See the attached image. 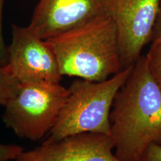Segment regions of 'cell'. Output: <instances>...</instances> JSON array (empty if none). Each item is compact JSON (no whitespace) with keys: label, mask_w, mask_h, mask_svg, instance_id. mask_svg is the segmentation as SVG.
<instances>
[{"label":"cell","mask_w":161,"mask_h":161,"mask_svg":"<svg viewBox=\"0 0 161 161\" xmlns=\"http://www.w3.org/2000/svg\"><path fill=\"white\" fill-rule=\"evenodd\" d=\"M110 136L120 161H140L150 145L161 144V92L141 56L114 98Z\"/></svg>","instance_id":"obj_1"},{"label":"cell","mask_w":161,"mask_h":161,"mask_svg":"<svg viewBox=\"0 0 161 161\" xmlns=\"http://www.w3.org/2000/svg\"><path fill=\"white\" fill-rule=\"evenodd\" d=\"M46 41L62 76L100 81L122 69L116 29L106 13Z\"/></svg>","instance_id":"obj_2"},{"label":"cell","mask_w":161,"mask_h":161,"mask_svg":"<svg viewBox=\"0 0 161 161\" xmlns=\"http://www.w3.org/2000/svg\"><path fill=\"white\" fill-rule=\"evenodd\" d=\"M134 66L100 81L77 78L58 119L44 141L52 142L85 132L110 135V114L114 98L129 77Z\"/></svg>","instance_id":"obj_3"},{"label":"cell","mask_w":161,"mask_h":161,"mask_svg":"<svg viewBox=\"0 0 161 161\" xmlns=\"http://www.w3.org/2000/svg\"><path fill=\"white\" fill-rule=\"evenodd\" d=\"M68 95L69 90L60 82L19 83L4 105V123L19 137L40 140L55 125Z\"/></svg>","instance_id":"obj_4"},{"label":"cell","mask_w":161,"mask_h":161,"mask_svg":"<svg viewBox=\"0 0 161 161\" xmlns=\"http://www.w3.org/2000/svg\"><path fill=\"white\" fill-rule=\"evenodd\" d=\"M160 0H104V12L117 33L122 69L134 66L152 42Z\"/></svg>","instance_id":"obj_5"},{"label":"cell","mask_w":161,"mask_h":161,"mask_svg":"<svg viewBox=\"0 0 161 161\" xmlns=\"http://www.w3.org/2000/svg\"><path fill=\"white\" fill-rule=\"evenodd\" d=\"M6 65L11 75L19 83L29 81L60 82L57 59L46 40L29 27L12 25V37L8 46Z\"/></svg>","instance_id":"obj_6"},{"label":"cell","mask_w":161,"mask_h":161,"mask_svg":"<svg viewBox=\"0 0 161 161\" xmlns=\"http://www.w3.org/2000/svg\"><path fill=\"white\" fill-rule=\"evenodd\" d=\"M14 161H120L110 135L85 132L58 140L43 141L33 149L23 151Z\"/></svg>","instance_id":"obj_7"},{"label":"cell","mask_w":161,"mask_h":161,"mask_svg":"<svg viewBox=\"0 0 161 161\" xmlns=\"http://www.w3.org/2000/svg\"><path fill=\"white\" fill-rule=\"evenodd\" d=\"M104 2L40 0L28 27L42 39H49L105 13Z\"/></svg>","instance_id":"obj_8"},{"label":"cell","mask_w":161,"mask_h":161,"mask_svg":"<svg viewBox=\"0 0 161 161\" xmlns=\"http://www.w3.org/2000/svg\"><path fill=\"white\" fill-rule=\"evenodd\" d=\"M145 57L148 72L161 92V40L152 41L150 49Z\"/></svg>","instance_id":"obj_9"},{"label":"cell","mask_w":161,"mask_h":161,"mask_svg":"<svg viewBox=\"0 0 161 161\" xmlns=\"http://www.w3.org/2000/svg\"><path fill=\"white\" fill-rule=\"evenodd\" d=\"M19 83L11 75L6 66H0V105H5L14 96Z\"/></svg>","instance_id":"obj_10"},{"label":"cell","mask_w":161,"mask_h":161,"mask_svg":"<svg viewBox=\"0 0 161 161\" xmlns=\"http://www.w3.org/2000/svg\"><path fill=\"white\" fill-rule=\"evenodd\" d=\"M23 151L18 145L0 143V161L15 160Z\"/></svg>","instance_id":"obj_11"},{"label":"cell","mask_w":161,"mask_h":161,"mask_svg":"<svg viewBox=\"0 0 161 161\" xmlns=\"http://www.w3.org/2000/svg\"><path fill=\"white\" fill-rule=\"evenodd\" d=\"M5 0H0V66H5L8 63V53L3 35V11Z\"/></svg>","instance_id":"obj_12"},{"label":"cell","mask_w":161,"mask_h":161,"mask_svg":"<svg viewBox=\"0 0 161 161\" xmlns=\"http://www.w3.org/2000/svg\"><path fill=\"white\" fill-rule=\"evenodd\" d=\"M140 161H161V144H152L147 148Z\"/></svg>","instance_id":"obj_13"},{"label":"cell","mask_w":161,"mask_h":161,"mask_svg":"<svg viewBox=\"0 0 161 161\" xmlns=\"http://www.w3.org/2000/svg\"><path fill=\"white\" fill-rule=\"evenodd\" d=\"M156 40H161V0L152 37V41Z\"/></svg>","instance_id":"obj_14"},{"label":"cell","mask_w":161,"mask_h":161,"mask_svg":"<svg viewBox=\"0 0 161 161\" xmlns=\"http://www.w3.org/2000/svg\"></svg>","instance_id":"obj_15"}]
</instances>
